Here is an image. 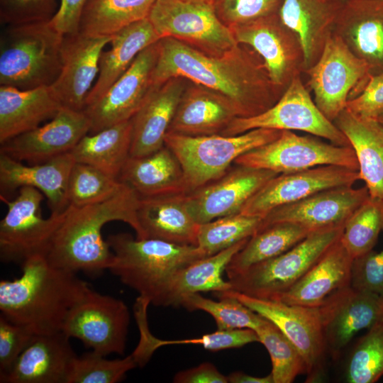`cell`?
<instances>
[{"mask_svg":"<svg viewBox=\"0 0 383 383\" xmlns=\"http://www.w3.org/2000/svg\"><path fill=\"white\" fill-rule=\"evenodd\" d=\"M246 46V45H245ZM173 77L214 90L228 98L239 117L258 115L272 106L285 89L272 83L260 57L242 45L221 56L204 53L172 38L158 41L152 85Z\"/></svg>","mask_w":383,"mask_h":383,"instance_id":"obj_1","label":"cell"},{"mask_svg":"<svg viewBox=\"0 0 383 383\" xmlns=\"http://www.w3.org/2000/svg\"><path fill=\"white\" fill-rule=\"evenodd\" d=\"M139 199L123 183L116 194L104 201L81 207L68 206L44 255L49 263L92 277L109 270L114 255L103 238L102 228L109 222L122 221L135 231L136 238L142 239L137 218Z\"/></svg>","mask_w":383,"mask_h":383,"instance_id":"obj_2","label":"cell"},{"mask_svg":"<svg viewBox=\"0 0 383 383\" xmlns=\"http://www.w3.org/2000/svg\"><path fill=\"white\" fill-rule=\"evenodd\" d=\"M21 267L19 277L0 282V315L34 335L62 331L68 312L90 285L77 273L52 266L43 254Z\"/></svg>","mask_w":383,"mask_h":383,"instance_id":"obj_3","label":"cell"},{"mask_svg":"<svg viewBox=\"0 0 383 383\" xmlns=\"http://www.w3.org/2000/svg\"><path fill=\"white\" fill-rule=\"evenodd\" d=\"M106 241L114 255L109 270L155 306L178 270L206 257L198 246L138 239L128 233L111 234Z\"/></svg>","mask_w":383,"mask_h":383,"instance_id":"obj_4","label":"cell"},{"mask_svg":"<svg viewBox=\"0 0 383 383\" xmlns=\"http://www.w3.org/2000/svg\"><path fill=\"white\" fill-rule=\"evenodd\" d=\"M64 36L50 20L6 26L0 38L1 86H50L61 70Z\"/></svg>","mask_w":383,"mask_h":383,"instance_id":"obj_5","label":"cell"},{"mask_svg":"<svg viewBox=\"0 0 383 383\" xmlns=\"http://www.w3.org/2000/svg\"><path fill=\"white\" fill-rule=\"evenodd\" d=\"M282 131L255 128L235 135L167 133L165 145L180 162L189 192L221 177L240 155L279 137Z\"/></svg>","mask_w":383,"mask_h":383,"instance_id":"obj_6","label":"cell"},{"mask_svg":"<svg viewBox=\"0 0 383 383\" xmlns=\"http://www.w3.org/2000/svg\"><path fill=\"white\" fill-rule=\"evenodd\" d=\"M343 227L311 232L282 254L228 278L231 289L257 299L276 300L299 281L340 238Z\"/></svg>","mask_w":383,"mask_h":383,"instance_id":"obj_7","label":"cell"},{"mask_svg":"<svg viewBox=\"0 0 383 383\" xmlns=\"http://www.w3.org/2000/svg\"><path fill=\"white\" fill-rule=\"evenodd\" d=\"M213 295L218 299L235 298L277 326L302 356L306 382H321L325 379L329 356L317 308L257 299L232 289Z\"/></svg>","mask_w":383,"mask_h":383,"instance_id":"obj_8","label":"cell"},{"mask_svg":"<svg viewBox=\"0 0 383 383\" xmlns=\"http://www.w3.org/2000/svg\"><path fill=\"white\" fill-rule=\"evenodd\" d=\"M303 74L307 76V86L316 106L332 122L348 101L362 92L371 76L367 65L334 33L317 62Z\"/></svg>","mask_w":383,"mask_h":383,"instance_id":"obj_9","label":"cell"},{"mask_svg":"<svg viewBox=\"0 0 383 383\" xmlns=\"http://www.w3.org/2000/svg\"><path fill=\"white\" fill-rule=\"evenodd\" d=\"M148 18L162 38H172L212 56L238 45L211 5L182 0H157Z\"/></svg>","mask_w":383,"mask_h":383,"instance_id":"obj_10","label":"cell"},{"mask_svg":"<svg viewBox=\"0 0 383 383\" xmlns=\"http://www.w3.org/2000/svg\"><path fill=\"white\" fill-rule=\"evenodd\" d=\"M44 199L41 192L31 187H21L13 200L1 196L7 206V212L0 221L1 262L21 265L30 256L45 255L67 209L43 218L40 205Z\"/></svg>","mask_w":383,"mask_h":383,"instance_id":"obj_11","label":"cell"},{"mask_svg":"<svg viewBox=\"0 0 383 383\" xmlns=\"http://www.w3.org/2000/svg\"><path fill=\"white\" fill-rule=\"evenodd\" d=\"M301 75L292 80L270 109L254 116L234 118L221 134L235 135L255 128L300 131L337 145L350 146L346 136L318 108Z\"/></svg>","mask_w":383,"mask_h":383,"instance_id":"obj_12","label":"cell"},{"mask_svg":"<svg viewBox=\"0 0 383 383\" xmlns=\"http://www.w3.org/2000/svg\"><path fill=\"white\" fill-rule=\"evenodd\" d=\"M234 164L268 170L277 174L323 165L359 170L357 159L351 146L337 145L313 135H299L286 130L274 140L240 155Z\"/></svg>","mask_w":383,"mask_h":383,"instance_id":"obj_13","label":"cell"},{"mask_svg":"<svg viewBox=\"0 0 383 383\" xmlns=\"http://www.w3.org/2000/svg\"><path fill=\"white\" fill-rule=\"evenodd\" d=\"M129 324L130 312L122 300L89 286L68 312L62 332L104 356L123 355Z\"/></svg>","mask_w":383,"mask_h":383,"instance_id":"obj_14","label":"cell"},{"mask_svg":"<svg viewBox=\"0 0 383 383\" xmlns=\"http://www.w3.org/2000/svg\"><path fill=\"white\" fill-rule=\"evenodd\" d=\"M230 29L238 44L248 46L260 57L276 86L286 89L296 76L302 74L304 55L301 43L278 13Z\"/></svg>","mask_w":383,"mask_h":383,"instance_id":"obj_15","label":"cell"},{"mask_svg":"<svg viewBox=\"0 0 383 383\" xmlns=\"http://www.w3.org/2000/svg\"><path fill=\"white\" fill-rule=\"evenodd\" d=\"M329 357L340 359L354 336L383 321V299L351 286L317 307Z\"/></svg>","mask_w":383,"mask_h":383,"instance_id":"obj_16","label":"cell"},{"mask_svg":"<svg viewBox=\"0 0 383 383\" xmlns=\"http://www.w3.org/2000/svg\"><path fill=\"white\" fill-rule=\"evenodd\" d=\"M158 41L141 51L100 98L85 106L83 111L91 123L89 133L128 121L138 111L153 87L152 74L157 58Z\"/></svg>","mask_w":383,"mask_h":383,"instance_id":"obj_17","label":"cell"},{"mask_svg":"<svg viewBox=\"0 0 383 383\" xmlns=\"http://www.w3.org/2000/svg\"><path fill=\"white\" fill-rule=\"evenodd\" d=\"M278 174L235 165L219 178L186 194L187 209L198 224L240 213L245 203Z\"/></svg>","mask_w":383,"mask_h":383,"instance_id":"obj_18","label":"cell"},{"mask_svg":"<svg viewBox=\"0 0 383 383\" xmlns=\"http://www.w3.org/2000/svg\"><path fill=\"white\" fill-rule=\"evenodd\" d=\"M359 171L335 165L278 174L262 186L243 206L240 213L263 218L273 209L301 200L323 189L353 186Z\"/></svg>","mask_w":383,"mask_h":383,"instance_id":"obj_19","label":"cell"},{"mask_svg":"<svg viewBox=\"0 0 383 383\" xmlns=\"http://www.w3.org/2000/svg\"><path fill=\"white\" fill-rule=\"evenodd\" d=\"M90 128L84 111L62 106L48 123L1 144L0 153L28 165L43 163L70 152Z\"/></svg>","mask_w":383,"mask_h":383,"instance_id":"obj_20","label":"cell"},{"mask_svg":"<svg viewBox=\"0 0 383 383\" xmlns=\"http://www.w3.org/2000/svg\"><path fill=\"white\" fill-rule=\"evenodd\" d=\"M369 196L366 186L360 188L340 186L323 189L273 209L262 218L260 228L280 222L297 223L311 232L344 226Z\"/></svg>","mask_w":383,"mask_h":383,"instance_id":"obj_21","label":"cell"},{"mask_svg":"<svg viewBox=\"0 0 383 383\" xmlns=\"http://www.w3.org/2000/svg\"><path fill=\"white\" fill-rule=\"evenodd\" d=\"M111 38L112 35H91L79 31L64 36L61 70L50 86L62 106L83 111L98 76L101 54Z\"/></svg>","mask_w":383,"mask_h":383,"instance_id":"obj_22","label":"cell"},{"mask_svg":"<svg viewBox=\"0 0 383 383\" xmlns=\"http://www.w3.org/2000/svg\"><path fill=\"white\" fill-rule=\"evenodd\" d=\"M333 33L367 65L371 75L383 73V0H347Z\"/></svg>","mask_w":383,"mask_h":383,"instance_id":"obj_23","label":"cell"},{"mask_svg":"<svg viewBox=\"0 0 383 383\" xmlns=\"http://www.w3.org/2000/svg\"><path fill=\"white\" fill-rule=\"evenodd\" d=\"M182 77H173L153 85L142 106L131 118L130 156L151 154L165 145V138L187 85Z\"/></svg>","mask_w":383,"mask_h":383,"instance_id":"obj_24","label":"cell"},{"mask_svg":"<svg viewBox=\"0 0 383 383\" xmlns=\"http://www.w3.org/2000/svg\"><path fill=\"white\" fill-rule=\"evenodd\" d=\"M74 163L71 152L33 165H25L0 153L1 194L31 187L44 194L51 213H61L68 207L67 184Z\"/></svg>","mask_w":383,"mask_h":383,"instance_id":"obj_25","label":"cell"},{"mask_svg":"<svg viewBox=\"0 0 383 383\" xmlns=\"http://www.w3.org/2000/svg\"><path fill=\"white\" fill-rule=\"evenodd\" d=\"M63 332L34 335L1 383H66L77 355Z\"/></svg>","mask_w":383,"mask_h":383,"instance_id":"obj_26","label":"cell"},{"mask_svg":"<svg viewBox=\"0 0 383 383\" xmlns=\"http://www.w3.org/2000/svg\"><path fill=\"white\" fill-rule=\"evenodd\" d=\"M237 117L239 112L228 98L190 82L182 94L167 133L189 136L221 134Z\"/></svg>","mask_w":383,"mask_h":383,"instance_id":"obj_27","label":"cell"},{"mask_svg":"<svg viewBox=\"0 0 383 383\" xmlns=\"http://www.w3.org/2000/svg\"><path fill=\"white\" fill-rule=\"evenodd\" d=\"M353 260L340 237L299 281L275 301L320 306L334 294L350 286Z\"/></svg>","mask_w":383,"mask_h":383,"instance_id":"obj_28","label":"cell"},{"mask_svg":"<svg viewBox=\"0 0 383 383\" xmlns=\"http://www.w3.org/2000/svg\"><path fill=\"white\" fill-rule=\"evenodd\" d=\"M139 199L137 218L143 238L197 246L199 228L186 204V194Z\"/></svg>","mask_w":383,"mask_h":383,"instance_id":"obj_29","label":"cell"},{"mask_svg":"<svg viewBox=\"0 0 383 383\" xmlns=\"http://www.w3.org/2000/svg\"><path fill=\"white\" fill-rule=\"evenodd\" d=\"M342 4L325 0L283 1L278 14L282 21L297 35L301 43L304 71L312 67L320 57L327 40L333 33Z\"/></svg>","mask_w":383,"mask_h":383,"instance_id":"obj_30","label":"cell"},{"mask_svg":"<svg viewBox=\"0 0 383 383\" xmlns=\"http://www.w3.org/2000/svg\"><path fill=\"white\" fill-rule=\"evenodd\" d=\"M118 180L140 198L189 193L183 170L166 145L145 156H129Z\"/></svg>","mask_w":383,"mask_h":383,"instance_id":"obj_31","label":"cell"},{"mask_svg":"<svg viewBox=\"0 0 383 383\" xmlns=\"http://www.w3.org/2000/svg\"><path fill=\"white\" fill-rule=\"evenodd\" d=\"M355 151L360 179L370 197L383 203V128L376 119L357 116L345 108L333 121Z\"/></svg>","mask_w":383,"mask_h":383,"instance_id":"obj_32","label":"cell"},{"mask_svg":"<svg viewBox=\"0 0 383 383\" xmlns=\"http://www.w3.org/2000/svg\"><path fill=\"white\" fill-rule=\"evenodd\" d=\"M62 106L50 86L19 89L0 87V144L52 119Z\"/></svg>","mask_w":383,"mask_h":383,"instance_id":"obj_33","label":"cell"},{"mask_svg":"<svg viewBox=\"0 0 383 383\" xmlns=\"http://www.w3.org/2000/svg\"><path fill=\"white\" fill-rule=\"evenodd\" d=\"M160 39L148 18L113 34L111 48L101 54L98 76L88 94L85 106L100 98L129 68L141 51Z\"/></svg>","mask_w":383,"mask_h":383,"instance_id":"obj_34","label":"cell"},{"mask_svg":"<svg viewBox=\"0 0 383 383\" xmlns=\"http://www.w3.org/2000/svg\"><path fill=\"white\" fill-rule=\"evenodd\" d=\"M248 238L215 255L197 260L178 270L167 283L157 306H180L187 295L206 292L231 289L223 272L235 253L243 248Z\"/></svg>","mask_w":383,"mask_h":383,"instance_id":"obj_35","label":"cell"},{"mask_svg":"<svg viewBox=\"0 0 383 383\" xmlns=\"http://www.w3.org/2000/svg\"><path fill=\"white\" fill-rule=\"evenodd\" d=\"M131 138L130 119L87 134L70 152L75 162L89 164L118 179L130 156Z\"/></svg>","mask_w":383,"mask_h":383,"instance_id":"obj_36","label":"cell"},{"mask_svg":"<svg viewBox=\"0 0 383 383\" xmlns=\"http://www.w3.org/2000/svg\"><path fill=\"white\" fill-rule=\"evenodd\" d=\"M310 233L303 226L290 222L276 223L260 228L231 260L226 269L228 278L282 254Z\"/></svg>","mask_w":383,"mask_h":383,"instance_id":"obj_37","label":"cell"},{"mask_svg":"<svg viewBox=\"0 0 383 383\" xmlns=\"http://www.w3.org/2000/svg\"><path fill=\"white\" fill-rule=\"evenodd\" d=\"M157 0H87L79 31L111 36L125 27L148 17Z\"/></svg>","mask_w":383,"mask_h":383,"instance_id":"obj_38","label":"cell"},{"mask_svg":"<svg viewBox=\"0 0 383 383\" xmlns=\"http://www.w3.org/2000/svg\"><path fill=\"white\" fill-rule=\"evenodd\" d=\"M346 383H374L383 377V321L353 343L342 365Z\"/></svg>","mask_w":383,"mask_h":383,"instance_id":"obj_39","label":"cell"},{"mask_svg":"<svg viewBox=\"0 0 383 383\" xmlns=\"http://www.w3.org/2000/svg\"><path fill=\"white\" fill-rule=\"evenodd\" d=\"M262 218L241 213L200 224L197 246L206 257L224 250L249 238L260 227Z\"/></svg>","mask_w":383,"mask_h":383,"instance_id":"obj_40","label":"cell"},{"mask_svg":"<svg viewBox=\"0 0 383 383\" xmlns=\"http://www.w3.org/2000/svg\"><path fill=\"white\" fill-rule=\"evenodd\" d=\"M258 342L267 349L272 362L274 383H291L306 374L305 362L295 346L273 323L264 318L255 330Z\"/></svg>","mask_w":383,"mask_h":383,"instance_id":"obj_41","label":"cell"},{"mask_svg":"<svg viewBox=\"0 0 383 383\" xmlns=\"http://www.w3.org/2000/svg\"><path fill=\"white\" fill-rule=\"evenodd\" d=\"M383 231V203L370 196L344 225L340 240L353 259L373 250Z\"/></svg>","mask_w":383,"mask_h":383,"instance_id":"obj_42","label":"cell"},{"mask_svg":"<svg viewBox=\"0 0 383 383\" xmlns=\"http://www.w3.org/2000/svg\"><path fill=\"white\" fill-rule=\"evenodd\" d=\"M123 183L89 164L75 162L70 174L68 206L81 207L101 202L116 194Z\"/></svg>","mask_w":383,"mask_h":383,"instance_id":"obj_43","label":"cell"},{"mask_svg":"<svg viewBox=\"0 0 383 383\" xmlns=\"http://www.w3.org/2000/svg\"><path fill=\"white\" fill-rule=\"evenodd\" d=\"M219 299L213 301L195 293L184 297L180 306L189 311L201 310L209 313L216 321L217 330L221 331L241 328L255 331L265 318L235 298Z\"/></svg>","mask_w":383,"mask_h":383,"instance_id":"obj_44","label":"cell"},{"mask_svg":"<svg viewBox=\"0 0 383 383\" xmlns=\"http://www.w3.org/2000/svg\"><path fill=\"white\" fill-rule=\"evenodd\" d=\"M105 357L92 350L76 355L66 383H116L138 366L132 354L123 359L109 360Z\"/></svg>","mask_w":383,"mask_h":383,"instance_id":"obj_45","label":"cell"},{"mask_svg":"<svg viewBox=\"0 0 383 383\" xmlns=\"http://www.w3.org/2000/svg\"><path fill=\"white\" fill-rule=\"evenodd\" d=\"M258 342L255 331L249 328L221 331L205 334L201 337L182 340H162L152 336L148 332L142 340V348L149 357L159 347L167 345L196 344L202 345L206 350L212 352L240 348L247 344Z\"/></svg>","mask_w":383,"mask_h":383,"instance_id":"obj_46","label":"cell"},{"mask_svg":"<svg viewBox=\"0 0 383 383\" xmlns=\"http://www.w3.org/2000/svg\"><path fill=\"white\" fill-rule=\"evenodd\" d=\"M284 0H216L220 20L228 27L244 24L277 13Z\"/></svg>","mask_w":383,"mask_h":383,"instance_id":"obj_47","label":"cell"},{"mask_svg":"<svg viewBox=\"0 0 383 383\" xmlns=\"http://www.w3.org/2000/svg\"><path fill=\"white\" fill-rule=\"evenodd\" d=\"M57 9V0H0V21L6 26L47 21Z\"/></svg>","mask_w":383,"mask_h":383,"instance_id":"obj_48","label":"cell"},{"mask_svg":"<svg viewBox=\"0 0 383 383\" xmlns=\"http://www.w3.org/2000/svg\"><path fill=\"white\" fill-rule=\"evenodd\" d=\"M350 286L383 299V248L356 257L352 266Z\"/></svg>","mask_w":383,"mask_h":383,"instance_id":"obj_49","label":"cell"},{"mask_svg":"<svg viewBox=\"0 0 383 383\" xmlns=\"http://www.w3.org/2000/svg\"><path fill=\"white\" fill-rule=\"evenodd\" d=\"M34 334L0 315V377L6 375Z\"/></svg>","mask_w":383,"mask_h":383,"instance_id":"obj_50","label":"cell"},{"mask_svg":"<svg viewBox=\"0 0 383 383\" xmlns=\"http://www.w3.org/2000/svg\"><path fill=\"white\" fill-rule=\"evenodd\" d=\"M345 109L357 116L377 119L383 112V73L371 75L362 92L348 101Z\"/></svg>","mask_w":383,"mask_h":383,"instance_id":"obj_51","label":"cell"},{"mask_svg":"<svg viewBox=\"0 0 383 383\" xmlns=\"http://www.w3.org/2000/svg\"><path fill=\"white\" fill-rule=\"evenodd\" d=\"M86 1L60 0L57 11L50 20V23L64 35L77 33L81 13Z\"/></svg>","mask_w":383,"mask_h":383,"instance_id":"obj_52","label":"cell"},{"mask_svg":"<svg viewBox=\"0 0 383 383\" xmlns=\"http://www.w3.org/2000/svg\"><path fill=\"white\" fill-rule=\"evenodd\" d=\"M174 383H228L227 376L221 373L210 362H204L196 367L177 372Z\"/></svg>","mask_w":383,"mask_h":383,"instance_id":"obj_53","label":"cell"},{"mask_svg":"<svg viewBox=\"0 0 383 383\" xmlns=\"http://www.w3.org/2000/svg\"><path fill=\"white\" fill-rule=\"evenodd\" d=\"M227 378L230 383H274L271 373L265 377H258L243 372H234L229 374Z\"/></svg>","mask_w":383,"mask_h":383,"instance_id":"obj_54","label":"cell"},{"mask_svg":"<svg viewBox=\"0 0 383 383\" xmlns=\"http://www.w3.org/2000/svg\"><path fill=\"white\" fill-rule=\"evenodd\" d=\"M185 1H190V2H195V3H200V4H205L211 5L213 6L216 0H182Z\"/></svg>","mask_w":383,"mask_h":383,"instance_id":"obj_55","label":"cell"},{"mask_svg":"<svg viewBox=\"0 0 383 383\" xmlns=\"http://www.w3.org/2000/svg\"><path fill=\"white\" fill-rule=\"evenodd\" d=\"M325 1H327L328 2H331V3H335V4H343L344 2H345L347 0H325Z\"/></svg>","mask_w":383,"mask_h":383,"instance_id":"obj_56","label":"cell"},{"mask_svg":"<svg viewBox=\"0 0 383 383\" xmlns=\"http://www.w3.org/2000/svg\"><path fill=\"white\" fill-rule=\"evenodd\" d=\"M377 121L380 123V125L383 128V112L377 118Z\"/></svg>","mask_w":383,"mask_h":383,"instance_id":"obj_57","label":"cell"}]
</instances>
